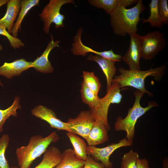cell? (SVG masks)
I'll return each mask as SVG.
<instances>
[{
  "label": "cell",
  "instance_id": "d4e9b609",
  "mask_svg": "<svg viewBox=\"0 0 168 168\" xmlns=\"http://www.w3.org/2000/svg\"><path fill=\"white\" fill-rule=\"evenodd\" d=\"M84 84L91 90L98 94L101 86V83L98 77L93 72L83 71Z\"/></svg>",
  "mask_w": 168,
  "mask_h": 168
},
{
  "label": "cell",
  "instance_id": "cb8c5ba5",
  "mask_svg": "<svg viewBox=\"0 0 168 168\" xmlns=\"http://www.w3.org/2000/svg\"><path fill=\"white\" fill-rule=\"evenodd\" d=\"M20 101V97L16 96L11 106L4 110L0 109V133L3 130V126L7 119L11 116H17V110L21 107Z\"/></svg>",
  "mask_w": 168,
  "mask_h": 168
},
{
  "label": "cell",
  "instance_id": "44dd1931",
  "mask_svg": "<svg viewBox=\"0 0 168 168\" xmlns=\"http://www.w3.org/2000/svg\"><path fill=\"white\" fill-rule=\"evenodd\" d=\"M81 93L82 102L88 106L91 112L96 111L99 107L100 99L98 94L87 87L82 81L81 83Z\"/></svg>",
  "mask_w": 168,
  "mask_h": 168
},
{
  "label": "cell",
  "instance_id": "6da1fadb",
  "mask_svg": "<svg viewBox=\"0 0 168 168\" xmlns=\"http://www.w3.org/2000/svg\"><path fill=\"white\" fill-rule=\"evenodd\" d=\"M123 5L118 6L110 16V23L114 34L125 36L137 33L140 16L146 9L142 0H138L136 5L127 9Z\"/></svg>",
  "mask_w": 168,
  "mask_h": 168
},
{
  "label": "cell",
  "instance_id": "2e32d148",
  "mask_svg": "<svg viewBox=\"0 0 168 168\" xmlns=\"http://www.w3.org/2000/svg\"><path fill=\"white\" fill-rule=\"evenodd\" d=\"M62 154L57 147L52 146L48 147L44 153L42 160L34 168H54L61 161ZM10 168H18L12 166Z\"/></svg>",
  "mask_w": 168,
  "mask_h": 168
},
{
  "label": "cell",
  "instance_id": "4316f807",
  "mask_svg": "<svg viewBox=\"0 0 168 168\" xmlns=\"http://www.w3.org/2000/svg\"><path fill=\"white\" fill-rule=\"evenodd\" d=\"M10 141L9 135L3 134L0 138V168H10L5 156Z\"/></svg>",
  "mask_w": 168,
  "mask_h": 168
},
{
  "label": "cell",
  "instance_id": "484cf974",
  "mask_svg": "<svg viewBox=\"0 0 168 168\" xmlns=\"http://www.w3.org/2000/svg\"><path fill=\"white\" fill-rule=\"evenodd\" d=\"M139 158L138 153L131 149L124 155L121 168H137V163Z\"/></svg>",
  "mask_w": 168,
  "mask_h": 168
},
{
  "label": "cell",
  "instance_id": "4fadbf2b",
  "mask_svg": "<svg viewBox=\"0 0 168 168\" xmlns=\"http://www.w3.org/2000/svg\"><path fill=\"white\" fill-rule=\"evenodd\" d=\"M108 130L101 121H95L85 139L89 146L102 144L109 140Z\"/></svg>",
  "mask_w": 168,
  "mask_h": 168
},
{
  "label": "cell",
  "instance_id": "603a6c76",
  "mask_svg": "<svg viewBox=\"0 0 168 168\" xmlns=\"http://www.w3.org/2000/svg\"><path fill=\"white\" fill-rule=\"evenodd\" d=\"M159 0H151L149 5L150 7V14L147 19H142L143 23H149L152 27H156L161 28L164 25L163 22L160 17L158 10Z\"/></svg>",
  "mask_w": 168,
  "mask_h": 168
},
{
  "label": "cell",
  "instance_id": "ffe728a7",
  "mask_svg": "<svg viewBox=\"0 0 168 168\" xmlns=\"http://www.w3.org/2000/svg\"><path fill=\"white\" fill-rule=\"evenodd\" d=\"M39 2V0H20V9L10 33L13 37L17 38L19 30L20 29L22 22L25 16L31 8L38 5Z\"/></svg>",
  "mask_w": 168,
  "mask_h": 168
},
{
  "label": "cell",
  "instance_id": "5b68a950",
  "mask_svg": "<svg viewBox=\"0 0 168 168\" xmlns=\"http://www.w3.org/2000/svg\"><path fill=\"white\" fill-rule=\"evenodd\" d=\"M69 3L74 4L72 0H50L44 7L39 16L44 23L43 30L46 34H49L52 23L55 24L56 29L64 27L63 21L65 16L60 11L63 5Z\"/></svg>",
  "mask_w": 168,
  "mask_h": 168
},
{
  "label": "cell",
  "instance_id": "5bb4252c",
  "mask_svg": "<svg viewBox=\"0 0 168 168\" xmlns=\"http://www.w3.org/2000/svg\"><path fill=\"white\" fill-rule=\"evenodd\" d=\"M32 62H28L24 58L16 60L11 63L5 62L0 67V76L11 79L19 76L24 71L30 68Z\"/></svg>",
  "mask_w": 168,
  "mask_h": 168
},
{
  "label": "cell",
  "instance_id": "e575fe53",
  "mask_svg": "<svg viewBox=\"0 0 168 168\" xmlns=\"http://www.w3.org/2000/svg\"><path fill=\"white\" fill-rule=\"evenodd\" d=\"M2 46L1 45H0V50H2Z\"/></svg>",
  "mask_w": 168,
  "mask_h": 168
},
{
  "label": "cell",
  "instance_id": "ba28073f",
  "mask_svg": "<svg viewBox=\"0 0 168 168\" xmlns=\"http://www.w3.org/2000/svg\"><path fill=\"white\" fill-rule=\"evenodd\" d=\"M165 45L164 35L158 30L147 34L144 36L142 43V58L147 60L152 59Z\"/></svg>",
  "mask_w": 168,
  "mask_h": 168
},
{
  "label": "cell",
  "instance_id": "e0dca14e",
  "mask_svg": "<svg viewBox=\"0 0 168 168\" xmlns=\"http://www.w3.org/2000/svg\"><path fill=\"white\" fill-rule=\"evenodd\" d=\"M7 9L5 15L0 19V22L4 25L10 34L20 9V0H8L7 3Z\"/></svg>",
  "mask_w": 168,
  "mask_h": 168
},
{
  "label": "cell",
  "instance_id": "d6986e66",
  "mask_svg": "<svg viewBox=\"0 0 168 168\" xmlns=\"http://www.w3.org/2000/svg\"><path fill=\"white\" fill-rule=\"evenodd\" d=\"M62 159L54 168H83L85 161L78 158L73 149L68 148L62 153Z\"/></svg>",
  "mask_w": 168,
  "mask_h": 168
},
{
  "label": "cell",
  "instance_id": "52a82bcc",
  "mask_svg": "<svg viewBox=\"0 0 168 168\" xmlns=\"http://www.w3.org/2000/svg\"><path fill=\"white\" fill-rule=\"evenodd\" d=\"M133 142L129 141L125 138L121 139L117 143H112L102 148L87 146V155L91 156L96 161H100L105 168H112L113 164L110 160V155L118 149L131 146Z\"/></svg>",
  "mask_w": 168,
  "mask_h": 168
},
{
  "label": "cell",
  "instance_id": "7a4b0ae2",
  "mask_svg": "<svg viewBox=\"0 0 168 168\" xmlns=\"http://www.w3.org/2000/svg\"><path fill=\"white\" fill-rule=\"evenodd\" d=\"M59 139L56 131L44 137L39 135L31 136L27 145L16 149L18 168H30L33 161L44 153L51 143Z\"/></svg>",
  "mask_w": 168,
  "mask_h": 168
},
{
  "label": "cell",
  "instance_id": "f1b7e54d",
  "mask_svg": "<svg viewBox=\"0 0 168 168\" xmlns=\"http://www.w3.org/2000/svg\"><path fill=\"white\" fill-rule=\"evenodd\" d=\"M158 10L160 17L164 24L168 23V4L167 0H159L158 2Z\"/></svg>",
  "mask_w": 168,
  "mask_h": 168
},
{
  "label": "cell",
  "instance_id": "d590c367",
  "mask_svg": "<svg viewBox=\"0 0 168 168\" xmlns=\"http://www.w3.org/2000/svg\"><path fill=\"white\" fill-rule=\"evenodd\" d=\"M0 85H2V83H1V82L0 81Z\"/></svg>",
  "mask_w": 168,
  "mask_h": 168
},
{
  "label": "cell",
  "instance_id": "8992f818",
  "mask_svg": "<svg viewBox=\"0 0 168 168\" xmlns=\"http://www.w3.org/2000/svg\"><path fill=\"white\" fill-rule=\"evenodd\" d=\"M120 89L118 83L112 82L110 88L106 91V95L100 98L98 109L94 112L91 113L95 120L101 121L108 130L110 129L108 120L109 109L111 104H119L122 98L120 91L123 90Z\"/></svg>",
  "mask_w": 168,
  "mask_h": 168
},
{
  "label": "cell",
  "instance_id": "836d02e7",
  "mask_svg": "<svg viewBox=\"0 0 168 168\" xmlns=\"http://www.w3.org/2000/svg\"><path fill=\"white\" fill-rule=\"evenodd\" d=\"M8 0H0V7L7 3Z\"/></svg>",
  "mask_w": 168,
  "mask_h": 168
},
{
  "label": "cell",
  "instance_id": "d6a6232c",
  "mask_svg": "<svg viewBox=\"0 0 168 168\" xmlns=\"http://www.w3.org/2000/svg\"><path fill=\"white\" fill-rule=\"evenodd\" d=\"M163 168H168V159H164L163 161Z\"/></svg>",
  "mask_w": 168,
  "mask_h": 168
},
{
  "label": "cell",
  "instance_id": "f546056e",
  "mask_svg": "<svg viewBox=\"0 0 168 168\" xmlns=\"http://www.w3.org/2000/svg\"><path fill=\"white\" fill-rule=\"evenodd\" d=\"M96 55L103 58L115 62L121 61L122 58L121 55L114 53L112 49L102 52L98 51Z\"/></svg>",
  "mask_w": 168,
  "mask_h": 168
},
{
  "label": "cell",
  "instance_id": "1f68e13d",
  "mask_svg": "<svg viewBox=\"0 0 168 168\" xmlns=\"http://www.w3.org/2000/svg\"><path fill=\"white\" fill-rule=\"evenodd\" d=\"M137 168H150L148 161L146 159L139 158L137 161Z\"/></svg>",
  "mask_w": 168,
  "mask_h": 168
},
{
  "label": "cell",
  "instance_id": "7402d4cb",
  "mask_svg": "<svg viewBox=\"0 0 168 168\" xmlns=\"http://www.w3.org/2000/svg\"><path fill=\"white\" fill-rule=\"evenodd\" d=\"M66 135L72 144L73 150L77 156L80 159L85 161L87 157V145L85 141L71 132H68Z\"/></svg>",
  "mask_w": 168,
  "mask_h": 168
},
{
  "label": "cell",
  "instance_id": "277c9868",
  "mask_svg": "<svg viewBox=\"0 0 168 168\" xmlns=\"http://www.w3.org/2000/svg\"><path fill=\"white\" fill-rule=\"evenodd\" d=\"M144 94L138 90L134 92L135 99L132 107L129 109L127 114L124 118L118 116L114 124V130L125 131L126 138L131 142H133L135 132V125L138 119L151 109L158 105L156 102L152 101L149 102L147 106L142 107L140 101Z\"/></svg>",
  "mask_w": 168,
  "mask_h": 168
},
{
  "label": "cell",
  "instance_id": "7c38bea8",
  "mask_svg": "<svg viewBox=\"0 0 168 168\" xmlns=\"http://www.w3.org/2000/svg\"><path fill=\"white\" fill-rule=\"evenodd\" d=\"M50 41L42 55L38 57L31 63L30 67L34 68L37 71L44 73H51L54 69L48 59L49 55L51 50L56 47H58L59 40L54 41L51 35Z\"/></svg>",
  "mask_w": 168,
  "mask_h": 168
},
{
  "label": "cell",
  "instance_id": "9c48e42d",
  "mask_svg": "<svg viewBox=\"0 0 168 168\" xmlns=\"http://www.w3.org/2000/svg\"><path fill=\"white\" fill-rule=\"evenodd\" d=\"M129 36L130 45L122 59L128 66L129 70H140V60L142 58L141 46L144 36L137 33Z\"/></svg>",
  "mask_w": 168,
  "mask_h": 168
},
{
  "label": "cell",
  "instance_id": "ac0fdd59",
  "mask_svg": "<svg viewBox=\"0 0 168 168\" xmlns=\"http://www.w3.org/2000/svg\"><path fill=\"white\" fill-rule=\"evenodd\" d=\"M138 0H89L88 2L91 5L98 8L104 9L110 15L118 6L122 5L126 7L137 3Z\"/></svg>",
  "mask_w": 168,
  "mask_h": 168
},
{
  "label": "cell",
  "instance_id": "4dcf8cb0",
  "mask_svg": "<svg viewBox=\"0 0 168 168\" xmlns=\"http://www.w3.org/2000/svg\"><path fill=\"white\" fill-rule=\"evenodd\" d=\"M83 168H106L101 163L96 161L90 155H87V157L85 161Z\"/></svg>",
  "mask_w": 168,
  "mask_h": 168
},
{
  "label": "cell",
  "instance_id": "3957f363",
  "mask_svg": "<svg viewBox=\"0 0 168 168\" xmlns=\"http://www.w3.org/2000/svg\"><path fill=\"white\" fill-rule=\"evenodd\" d=\"M165 69L164 65L146 71L126 70L119 67L118 70L120 74L114 77L112 82L118 83L121 88L125 86L132 87L151 96L152 93L147 90L145 87V79L152 76L156 80H159L164 75Z\"/></svg>",
  "mask_w": 168,
  "mask_h": 168
},
{
  "label": "cell",
  "instance_id": "9a60e30c",
  "mask_svg": "<svg viewBox=\"0 0 168 168\" xmlns=\"http://www.w3.org/2000/svg\"><path fill=\"white\" fill-rule=\"evenodd\" d=\"M87 59L94 61L100 66L105 75L107 82L106 91L109 89L112 83V80L117 70L115 66V62L103 58L99 56L90 54Z\"/></svg>",
  "mask_w": 168,
  "mask_h": 168
},
{
  "label": "cell",
  "instance_id": "30bf717a",
  "mask_svg": "<svg viewBox=\"0 0 168 168\" xmlns=\"http://www.w3.org/2000/svg\"><path fill=\"white\" fill-rule=\"evenodd\" d=\"M95 121L90 110L82 111L75 118H69L67 122L72 132L85 139Z\"/></svg>",
  "mask_w": 168,
  "mask_h": 168
},
{
  "label": "cell",
  "instance_id": "8fae6325",
  "mask_svg": "<svg viewBox=\"0 0 168 168\" xmlns=\"http://www.w3.org/2000/svg\"><path fill=\"white\" fill-rule=\"evenodd\" d=\"M31 113L35 117L47 122L52 128L72 132L68 124L58 119L55 112L46 107L38 105L31 110Z\"/></svg>",
  "mask_w": 168,
  "mask_h": 168
},
{
  "label": "cell",
  "instance_id": "83f0119b",
  "mask_svg": "<svg viewBox=\"0 0 168 168\" xmlns=\"http://www.w3.org/2000/svg\"><path fill=\"white\" fill-rule=\"evenodd\" d=\"M0 35L7 39L10 46L14 49H19L24 46V44L19 38L13 37L6 30L5 26L0 22Z\"/></svg>",
  "mask_w": 168,
  "mask_h": 168
}]
</instances>
